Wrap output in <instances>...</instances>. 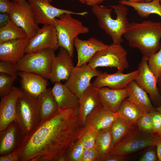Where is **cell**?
<instances>
[{"label":"cell","instance_id":"cell-1","mask_svg":"<svg viewBox=\"0 0 161 161\" xmlns=\"http://www.w3.org/2000/svg\"><path fill=\"white\" fill-rule=\"evenodd\" d=\"M79 108L59 109L50 117L41 120L15 151L20 161H56L83 135Z\"/></svg>","mask_w":161,"mask_h":161},{"label":"cell","instance_id":"cell-2","mask_svg":"<svg viewBox=\"0 0 161 161\" xmlns=\"http://www.w3.org/2000/svg\"><path fill=\"white\" fill-rule=\"evenodd\" d=\"M123 36L130 47L138 49L143 56L149 57L161 48V22H132Z\"/></svg>","mask_w":161,"mask_h":161},{"label":"cell","instance_id":"cell-3","mask_svg":"<svg viewBox=\"0 0 161 161\" xmlns=\"http://www.w3.org/2000/svg\"><path fill=\"white\" fill-rule=\"evenodd\" d=\"M126 6L120 4L111 6L110 8L99 4L92 6L91 9L100 27L111 37L114 44H120L123 42L122 36L130 23Z\"/></svg>","mask_w":161,"mask_h":161},{"label":"cell","instance_id":"cell-4","mask_svg":"<svg viewBox=\"0 0 161 161\" xmlns=\"http://www.w3.org/2000/svg\"><path fill=\"white\" fill-rule=\"evenodd\" d=\"M53 25L56 29L59 47L66 50L73 58L75 39L80 34L88 33L89 29L69 13L64 14L56 18Z\"/></svg>","mask_w":161,"mask_h":161},{"label":"cell","instance_id":"cell-5","mask_svg":"<svg viewBox=\"0 0 161 161\" xmlns=\"http://www.w3.org/2000/svg\"><path fill=\"white\" fill-rule=\"evenodd\" d=\"M16 119L25 137L29 135L41 121L38 97L22 92L17 101Z\"/></svg>","mask_w":161,"mask_h":161},{"label":"cell","instance_id":"cell-6","mask_svg":"<svg viewBox=\"0 0 161 161\" xmlns=\"http://www.w3.org/2000/svg\"><path fill=\"white\" fill-rule=\"evenodd\" d=\"M55 50L48 48L33 53H25L16 63L17 71L35 73L47 79L50 78Z\"/></svg>","mask_w":161,"mask_h":161},{"label":"cell","instance_id":"cell-7","mask_svg":"<svg viewBox=\"0 0 161 161\" xmlns=\"http://www.w3.org/2000/svg\"><path fill=\"white\" fill-rule=\"evenodd\" d=\"M160 136L144 132L136 126L109 154L119 156H128L142 149L156 144Z\"/></svg>","mask_w":161,"mask_h":161},{"label":"cell","instance_id":"cell-8","mask_svg":"<svg viewBox=\"0 0 161 161\" xmlns=\"http://www.w3.org/2000/svg\"><path fill=\"white\" fill-rule=\"evenodd\" d=\"M87 64L93 69L98 67H115L121 72L129 66L126 51L120 44H113L96 52Z\"/></svg>","mask_w":161,"mask_h":161},{"label":"cell","instance_id":"cell-9","mask_svg":"<svg viewBox=\"0 0 161 161\" xmlns=\"http://www.w3.org/2000/svg\"><path fill=\"white\" fill-rule=\"evenodd\" d=\"M30 4L36 24L53 25L55 19L65 13L85 16L88 13L86 11L75 12L71 10L55 7L48 0H27Z\"/></svg>","mask_w":161,"mask_h":161},{"label":"cell","instance_id":"cell-10","mask_svg":"<svg viewBox=\"0 0 161 161\" xmlns=\"http://www.w3.org/2000/svg\"><path fill=\"white\" fill-rule=\"evenodd\" d=\"M148 57L143 56L139 63V73L134 80L149 95V98L155 108L161 106V96L158 87V78L149 69L147 61Z\"/></svg>","mask_w":161,"mask_h":161},{"label":"cell","instance_id":"cell-11","mask_svg":"<svg viewBox=\"0 0 161 161\" xmlns=\"http://www.w3.org/2000/svg\"><path fill=\"white\" fill-rule=\"evenodd\" d=\"M13 2L9 13L10 19L26 32L30 39L39 28L35 21L31 7L27 0Z\"/></svg>","mask_w":161,"mask_h":161},{"label":"cell","instance_id":"cell-12","mask_svg":"<svg viewBox=\"0 0 161 161\" xmlns=\"http://www.w3.org/2000/svg\"><path fill=\"white\" fill-rule=\"evenodd\" d=\"M102 72L92 69L88 64L76 66L72 69L65 84L79 98L91 83V79Z\"/></svg>","mask_w":161,"mask_h":161},{"label":"cell","instance_id":"cell-13","mask_svg":"<svg viewBox=\"0 0 161 161\" xmlns=\"http://www.w3.org/2000/svg\"><path fill=\"white\" fill-rule=\"evenodd\" d=\"M59 47L56 29L53 25H44L29 40L25 53H33L50 48L55 50Z\"/></svg>","mask_w":161,"mask_h":161},{"label":"cell","instance_id":"cell-14","mask_svg":"<svg viewBox=\"0 0 161 161\" xmlns=\"http://www.w3.org/2000/svg\"><path fill=\"white\" fill-rule=\"evenodd\" d=\"M72 59L66 50L59 47L57 55H55L52 60L49 79L52 83L68 79L74 67Z\"/></svg>","mask_w":161,"mask_h":161},{"label":"cell","instance_id":"cell-15","mask_svg":"<svg viewBox=\"0 0 161 161\" xmlns=\"http://www.w3.org/2000/svg\"><path fill=\"white\" fill-rule=\"evenodd\" d=\"M22 91L13 86L11 92L1 98L0 102V131L5 129L13 122H17L16 106Z\"/></svg>","mask_w":161,"mask_h":161},{"label":"cell","instance_id":"cell-16","mask_svg":"<svg viewBox=\"0 0 161 161\" xmlns=\"http://www.w3.org/2000/svg\"><path fill=\"white\" fill-rule=\"evenodd\" d=\"M139 73L138 70L126 74L117 71L110 74L104 72L97 76L92 83L96 88L107 87L114 89L125 88L130 82L135 80Z\"/></svg>","mask_w":161,"mask_h":161},{"label":"cell","instance_id":"cell-17","mask_svg":"<svg viewBox=\"0 0 161 161\" xmlns=\"http://www.w3.org/2000/svg\"><path fill=\"white\" fill-rule=\"evenodd\" d=\"M119 117L117 112L107 110L102 106L94 111L87 118L83 126V135L89 130L98 131L110 127Z\"/></svg>","mask_w":161,"mask_h":161},{"label":"cell","instance_id":"cell-18","mask_svg":"<svg viewBox=\"0 0 161 161\" xmlns=\"http://www.w3.org/2000/svg\"><path fill=\"white\" fill-rule=\"evenodd\" d=\"M25 136L18 123L12 122L4 130L0 131V155L15 151Z\"/></svg>","mask_w":161,"mask_h":161},{"label":"cell","instance_id":"cell-19","mask_svg":"<svg viewBox=\"0 0 161 161\" xmlns=\"http://www.w3.org/2000/svg\"><path fill=\"white\" fill-rule=\"evenodd\" d=\"M74 46L78 55L77 66L87 64L97 52L109 46L101 41L92 37L86 40H82L77 37L75 40Z\"/></svg>","mask_w":161,"mask_h":161},{"label":"cell","instance_id":"cell-20","mask_svg":"<svg viewBox=\"0 0 161 161\" xmlns=\"http://www.w3.org/2000/svg\"><path fill=\"white\" fill-rule=\"evenodd\" d=\"M79 120L83 126L88 116L94 111L102 106L97 88L91 83L78 98Z\"/></svg>","mask_w":161,"mask_h":161},{"label":"cell","instance_id":"cell-21","mask_svg":"<svg viewBox=\"0 0 161 161\" xmlns=\"http://www.w3.org/2000/svg\"><path fill=\"white\" fill-rule=\"evenodd\" d=\"M28 37L0 43V60L16 63L24 55Z\"/></svg>","mask_w":161,"mask_h":161},{"label":"cell","instance_id":"cell-22","mask_svg":"<svg viewBox=\"0 0 161 161\" xmlns=\"http://www.w3.org/2000/svg\"><path fill=\"white\" fill-rule=\"evenodd\" d=\"M98 96L103 106L113 112H117L123 100L128 97L127 88L112 89L107 87L97 88Z\"/></svg>","mask_w":161,"mask_h":161},{"label":"cell","instance_id":"cell-23","mask_svg":"<svg viewBox=\"0 0 161 161\" xmlns=\"http://www.w3.org/2000/svg\"><path fill=\"white\" fill-rule=\"evenodd\" d=\"M22 88L29 94L38 97L47 88V82L43 76L35 73L20 72Z\"/></svg>","mask_w":161,"mask_h":161},{"label":"cell","instance_id":"cell-24","mask_svg":"<svg viewBox=\"0 0 161 161\" xmlns=\"http://www.w3.org/2000/svg\"><path fill=\"white\" fill-rule=\"evenodd\" d=\"M126 88L128 94V99L144 113L156 110L147 93L134 80L130 82Z\"/></svg>","mask_w":161,"mask_h":161},{"label":"cell","instance_id":"cell-25","mask_svg":"<svg viewBox=\"0 0 161 161\" xmlns=\"http://www.w3.org/2000/svg\"><path fill=\"white\" fill-rule=\"evenodd\" d=\"M52 92L59 108L79 107V98L64 84L55 82Z\"/></svg>","mask_w":161,"mask_h":161},{"label":"cell","instance_id":"cell-26","mask_svg":"<svg viewBox=\"0 0 161 161\" xmlns=\"http://www.w3.org/2000/svg\"><path fill=\"white\" fill-rule=\"evenodd\" d=\"M38 97L41 120L50 117L58 111L59 108L52 94L51 88H47Z\"/></svg>","mask_w":161,"mask_h":161},{"label":"cell","instance_id":"cell-27","mask_svg":"<svg viewBox=\"0 0 161 161\" xmlns=\"http://www.w3.org/2000/svg\"><path fill=\"white\" fill-rule=\"evenodd\" d=\"M117 112L120 117L134 127L136 126L138 119L144 113L128 98L122 102Z\"/></svg>","mask_w":161,"mask_h":161},{"label":"cell","instance_id":"cell-28","mask_svg":"<svg viewBox=\"0 0 161 161\" xmlns=\"http://www.w3.org/2000/svg\"><path fill=\"white\" fill-rule=\"evenodd\" d=\"M120 4L133 7L141 17L147 18L151 14H155L161 17V5L160 0H153L150 2H133L120 1Z\"/></svg>","mask_w":161,"mask_h":161},{"label":"cell","instance_id":"cell-29","mask_svg":"<svg viewBox=\"0 0 161 161\" xmlns=\"http://www.w3.org/2000/svg\"><path fill=\"white\" fill-rule=\"evenodd\" d=\"M95 146L100 158L109 154L113 148L111 127L98 131Z\"/></svg>","mask_w":161,"mask_h":161},{"label":"cell","instance_id":"cell-30","mask_svg":"<svg viewBox=\"0 0 161 161\" xmlns=\"http://www.w3.org/2000/svg\"><path fill=\"white\" fill-rule=\"evenodd\" d=\"M135 127L119 117L111 126L113 148L122 140Z\"/></svg>","mask_w":161,"mask_h":161},{"label":"cell","instance_id":"cell-31","mask_svg":"<svg viewBox=\"0 0 161 161\" xmlns=\"http://www.w3.org/2000/svg\"><path fill=\"white\" fill-rule=\"evenodd\" d=\"M27 37L26 32L11 20L0 28V43Z\"/></svg>","mask_w":161,"mask_h":161},{"label":"cell","instance_id":"cell-32","mask_svg":"<svg viewBox=\"0 0 161 161\" xmlns=\"http://www.w3.org/2000/svg\"><path fill=\"white\" fill-rule=\"evenodd\" d=\"M84 150L80 138L66 150L65 154L67 161H81Z\"/></svg>","mask_w":161,"mask_h":161},{"label":"cell","instance_id":"cell-33","mask_svg":"<svg viewBox=\"0 0 161 161\" xmlns=\"http://www.w3.org/2000/svg\"><path fill=\"white\" fill-rule=\"evenodd\" d=\"M16 78V77L0 72L1 98L7 95L11 92L13 87V83Z\"/></svg>","mask_w":161,"mask_h":161},{"label":"cell","instance_id":"cell-34","mask_svg":"<svg viewBox=\"0 0 161 161\" xmlns=\"http://www.w3.org/2000/svg\"><path fill=\"white\" fill-rule=\"evenodd\" d=\"M136 126L139 129L144 132L154 134L151 112L144 113L141 115L138 119Z\"/></svg>","mask_w":161,"mask_h":161},{"label":"cell","instance_id":"cell-35","mask_svg":"<svg viewBox=\"0 0 161 161\" xmlns=\"http://www.w3.org/2000/svg\"><path fill=\"white\" fill-rule=\"evenodd\" d=\"M147 63L149 69L158 78L161 74V48L148 58Z\"/></svg>","mask_w":161,"mask_h":161},{"label":"cell","instance_id":"cell-36","mask_svg":"<svg viewBox=\"0 0 161 161\" xmlns=\"http://www.w3.org/2000/svg\"><path fill=\"white\" fill-rule=\"evenodd\" d=\"M97 132L89 130L80 137L84 149L91 148L95 146Z\"/></svg>","mask_w":161,"mask_h":161},{"label":"cell","instance_id":"cell-37","mask_svg":"<svg viewBox=\"0 0 161 161\" xmlns=\"http://www.w3.org/2000/svg\"><path fill=\"white\" fill-rule=\"evenodd\" d=\"M17 71L16 64L7 61H0V72L16 77Z\"/></svg>","mask_w":161,"mask_h":161},{"label":"cell","instance_id":"cell-38","mask_svg":"<svg viewBox=\"0 0 161 161\" xmlns=\"http://www.w3.org/2000/svg\"><path fill=\"white\" fill-rule=\"evenodd\" d=\"M100 157L98 150L95 146L92 148L84 150L81 161H98Z\"/></svg>","mask_w":161,"mask_h":161},{"label":"cell","instance_id":"cell-39","mask_svg":"<svg viewBox=\"0 0 161 161\" xmlns=\"http://www.w3.org/2000/svg\"><path fill=\"white\" fill-rule=\"evenodd\" d=\"M154 134L161 136V112L156 110L151 112Z\"/></svg>","mask_w":161,"mask_h":161},{"label":"cell","instance_id":"cell-40","mask_svg":"<svg viewBox=\"0 0 161 161\" xmlns=\"http://www.w3.org/2000/svg\"><path fill=\"white\" fill-rule=\"evenodd\" d=\"M140 161H158L156 145L149 147L139 160Z\"/></svg>","mask_w":161,"mask_h":161},{"label":"cell","instance_id":"cell-41","mask_svg":"<svg viewBox=\"0 0 161 161\" xmlns=\"http://www.w3.org/2000/svg\"><path fill=\"white\" fill-rule=\"evenodd\" d=\"M130 157L128 156H119L109 154L101 157L98 161H126L129 160Z\"/></svg>","mask_w":161,"mask_h":161},{"label":"cell","instance_id":"cell-42","mask_svg":"<svg viewBox=\"0 0 161 161\" xmlns=\"http://www.w3.org/2000/svg\"><path fill=\"white\" fill-rule=\"evenodd\" d=\"M13 4L10 0H0V13L9 14Z\"/></svg>","mask_w":161,"mask_h":161},{"label":"cell","instance_id":"cell-43","mask_svg":"<svg viewBox=\"0 0 161 161\" xmlns=\"http://www.w3.org/2000/svg\"><path fill=\"white\" fill-rule=\"evenodd\" d=\"M20 161L19 157L15 151L0 157V161Z\"/></svg>","mask_w":161,"mask_h":161},{"label":"cell","instance_id":"cell-44","mask_svg":"<svg viewBox=\"0 0 161 161\" xmlns=\"http://www.w3.org/2000/svg\"><path fill=\"white\" fill-rule=\"evenodd\" d=\"M11 20L9 14L0 13V27L7 24Z\"/></svg>","mask_w":161,"mask_h":161},{"label":"cell","instance_id":"cell-45","mask_svg":"<svg viewBox=\"0 0 161 161\" xmlns=\"http://www.w3.org/2000/svg\"><path fill=\"white\" fill-rule=\"evenodd\" d=\"M158 161H161V138H160L156 144Z\"/></svg>","mask_w":161,"mask_h":161},{"label":"cell","instance_id":"cell-46","mask_svg":"<svg viewBox=\"0 0 161 161\" xmlns=\"http://www.w3.org/2000/svg\"><path fill=\"white\" fill-rule=\"evenodd\" d=\"M105 1V0H85L86 4L92 6L99 4Z\"/></svg>","mask_w":161,"mask_h":161},{"label":"cell","instance_id":"cell-47","mask_svg":"<svg viewBox=\"0 0 161 161\" xmlns=\"http://www.w3.org/2000/svg\"><path fill=\"white\" fill-rule=\"evenodd\" d=\"M157 85L159 92L161 96V74L158 78Z\"/></svg>","mask_w":161,"mask_h":161},{"label":"cell","instance_id":"cell-48","mask_svg":"<svg viewBox=\"0 0 161 161\" xmlns=\"http://www.w3.org/2000/svg\"><path fill=\"white\" fill-rule=\"evenodd\" d=\"M120 1H126L133 2H143L144 0H120Z\"/></svg>","mask_w":161,"mask_h":161},{"label":"cell","instance_id":"cell-49","mask_svg":"<svg viewBox=\"0 0 161 161\" xmlns=\"http://www.w3.org/2000/svg\"><path fill=\"white\" fill-rule=\"evenodd\" d=\"M48 1L50 2L52 0H48ZM81 2V3L83 4H86L85 0H77Z\"/></svg>","mask_w":161,"mask_h":161},{"label":"cell","instance_id":"cell-50","mask_svg":"<svg viewBox=\"0 0 161 161\" xmlns=\"http://www.w3.org/2000/svg\"><path fill=\"white\" fill-rule=\"evenodd\" d=\"M23 0H13V2H18L22 1Z\"/></svg>","mask_w":161,"mask_h":161},{"label":"cell","instance_id":"cell-51","mask_svg":"<svg viewBox=\"0 0 161 161\" xmlns=\"http://www.w3.org/2000/svg\"><path fill=\"white\" fill-rule=\"evenodd\" d=\"M153 0H144V1L145 2H151Z\"/></svg>","mask_w":161,"mask_h":161},{"label":"cell","instance_id":"cell-52","mask_svg":"<svg viewBox=\"0 0 161 161\" xmlns=\"http://www.w3.org/2000/svg\"><path fill=\"white\" fill-rule=\"evenodd\" d=\"M160 4L161 5V0H160Z\"/></svg>","mask_w":161,"mask_h":161},{"label":"cell","instance_id":"cell-53","mask_svg":"<svg viewBox=\"0 0 161 161\" xmlns=\"http://www.w3.org/2000/svg\"><path fill=\"white\" fill-rule=\"evenodd\" d=\"M160 137V138H161V136Z\"/></svg>","mask_w":161,"mask_h":161}]
</instances>
